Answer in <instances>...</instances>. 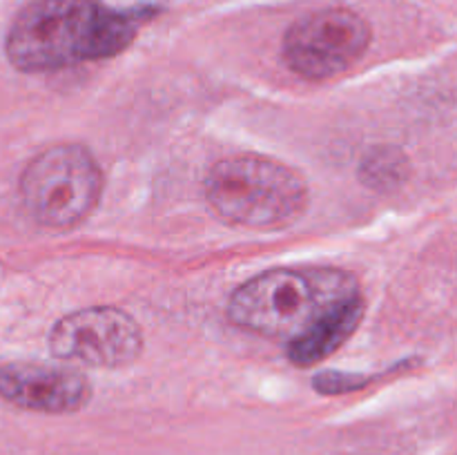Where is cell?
Segmentation results:
<instances>
[{"instance_id":"5b68a950","label":"cell","mask_w":457,"mask_h":455,"mask_svg":"<svg viewBox=\"0 0 457 455\" xmlns=\"http://www.w3.org/2000/svg\"><path fill=\"white\" fill-rule=\"evenodd\" d=\"M370 45V27L348 7L308 13L284 36V62L306 80H326L351 70Z\"/></svg>"},{"instance_id":"ba28073f","label":"cell","mask_w":457,"mask_h":455,"mask_svg":"<svg viewBox=\"0 0 457 455\" xmlns=\"http://www.w3.org/2000/svg\"><path fill=\"white\" fill-rule=\"evenodd\" d=\"M364 315V299L355 297L326 315L320 324L312 326L306 335L288 343V357L297 366H315L333 355L346 339L355 333Z\"/></svg>"},{"instance_id":"277c9868","label":"cell","mask_w":457,"mask_h":455,"mask_svg":"<svg viewBox=\"0 0 457 455\" xmlns=\"http://www.w3.org/2000/svg\"><path fill=\"white\" fill-rule=\"evenodd\" d=\"M103 172L92 152L76 143H61L40 152L21 177V199L38 226L67 230L96 208Z\"/></svg>"},{"instance_id":"52a82bcc","label":"cell","mask_w":457,"mask_h":455,"mask_svg":"<svg viewBox=\"0 0 457 455\" xmlns=\"http://www.w3.org/2000/svg\"><path fill=\"white\" fill-rule=\"evenodd\" d=\"M0 397L13 406L38 413H74L92 397V388L79 370L38 361H12L0 366Z\"/></svg>"},{"instance_id":"8992f818","label":"cell","mask_w":457,"mask_h":455,"mask_svg":"<svg viewBox=\"0 0 457 455\" xmlns=\"http://www.w3.org/2000/svg\"><path fill=\"white\" fill-rule=\"evenodd\" d=\"M49 348L58 360L96 368H120L138 360L143 335L125 310L94 306L58 319L49 333Z\"/></svg>"},{"instance_id":"6da1fadb","label":"cell","mask_w":457,"mask_h":455,"mask_svg":"<svg viewBox=\"0 0 457 455\" xmlns=\"http://www.w3.org/2000/svg\"><path fill=\"white\" fill-rule=\"evenodd\" d=\"M141 25L138 12L101 0H31L9 27L4 52L21 71H52L123 52Z\"/></svg>"},{"instance_id":"7a4b0ae2","label":"cell","mask_w":457,"mask_h":455,"mask_svg":"<svg viewBox=\"0 0 457 455\" xmlns=\"http://www.w3.org/2000/svg\"><path fill=\"white\" fill-rule=\"evenodd\" d=\"M355 297V277L339 268H272L232 293L228 317L239 328L290 343Z\"/></svg>"},{"instance_id":"3957f363","label":"cell","mask_w":457,"mask_h":455,"mask_svg":"<svg viewBox=\"0 0 457 455\" xmlns=\"http://www.w3.org/2000/svg\"><path fill=\"white\" fill-rule=\"evenodd\" d=\"M205 199L221 221L241 228H277L306 210L308 187L297 170L259 154H237L212 165Z\"/></svg>"}]
</instances>
